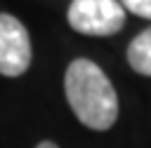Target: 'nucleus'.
<instances>
[{"mask_svg": "<svg viewBox=\"0 0 151 148\" xmlns=\"http://www.w3.org/2000/svg\"><path fill=\"white\" fill-rule=\"evenodd\" d=\"M64 92L76 117L97 132H106L118 120V94L106 73L90 59H73L64 75Z\"/></svg>", "mask_w": 151, "mask_h": 148, "instance_id": "f257e3e1", "label": "nucleus"}, {"mask_svg": "<svg viewBox=\"0 0 151 148\" xmlns=\"http://www.w3.org/2000/svg\"><path fill=\"white\" fill-rule=\"evenodd\" d=\"M66 19L83 35H113L125 26V9L118 0H73Z\"/></svg>", "mask_w": 151, "mask_h": 148, "instance_id": "f03ea898", "label": "nucleus"}, {"mask_svg": "<svg viewBox=\"0 0 151 148\" xmlns=\"http://www.w3.org/2000/svg\"><path fill=\"white\" fill-rule=\"evenodd\" d=\"M33 59L31 38L26 26L12 16L0 12V75L19 78L28 70Z\"/></svg>", "mask_w": 151, "mask_h": 148, "instance_id": "7ed1b4c3", "label": "nucleus"}, {"mask_svg": "<svg viewBox=\"0 0 151 148\" xmlns=\"http://www.w3.org/2000/svg\"><path fill=\"white\" fill-rule=\"evenodd\" d=\"M127 63L139 75H149L151 78V28L142 31L127 45Z\"/></svg>", "mask_w": 151, "mask_h": 148, "instance_id": "20e7f679", "label": "nucleus"}, {"mask_svg": "<svg viewBox=\"0 0 151 148\" xmlns=\"http://www.w3.org/2000/svg\"><path fill=\"white\" fill-rule=\"evenodd\" d=\"M123 9L142 16V19H151V0H120Z\"/></svg>", "mask_w": 151, "mask_h": 148, "instance_id": "39448f33", "label": "nucleus"}, {"mask_svg": "<svg viewBox=\"0 0 151 148\" xmlns=\"http://www.w3.org/2000/svg\"><path fill=\"white\" fill-rule=\"evenodd\" d=\"M35 148H59V146H57V143H52V141H40Z\"/></svg>", "mask_w": 151, "mask_h": 148, "instance_id": "423d86ee", "label": "nucleus"}]
</instances>
